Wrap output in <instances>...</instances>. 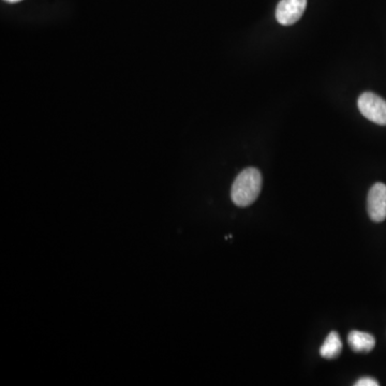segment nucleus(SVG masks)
<instances>
[{
	"label": "nucleus",
	"mask_w": 386,
	"mask_h": 386,
	"mask_svg": "<svg viewBox=\"0 0 386 386\" xmlns=\"http://www.w3.org/2000/svg\"><path fill=\"white\" fill-rule=\"evenodd\" d=\"M261 189L262 175L259 170L247 167L235 178L231 189V198L237 206H249L257 200Z\"/></svg>",
	"instance_id": "nucleus-1"
},
{
	"label": "nucleus",
	"mask_w": 386,
	"mask_h": 386,
	"mask_svg": "<svg viewBox=\"0 0 386 386\" xmlns=\"http://www.w3.org/2000/svg\"><path fill=\"white\" fill-rule=\"evenodd\" d=\"M358 104L363 116L377 125L386 126V101L383 98L373 92H364Z\"/></svg>",
	"instance_id": "nucleus-2"
},
{
	"label": "nucleus",
	"mask_w": 386,
	"mask_h": 386,
	"mask_svg": "<svg viewBox=\"0 0 386 386\" xmlns=\"http://www.w3.org/2000/svg\"><path fill=\"white\" fill-rule=\"evenodd\" d=\"M367 209L373 221L386 219V184L377 182L371 187L367 198Z\"/></svg>",
	"instance_id": "nucleus-3"
},
{
	"label": "nucleus",
	"mask_w": 386,
	"mask_h": 386,
	"mask_svg": "<svg viewBox=\"0 0 386 386\" xmlns=\"http://www.w3.org/2000/svg\"><path fill=\"white\" fill-rule=\"evenodd\" d=\"M307 7V0H280L277 6L276 18L285 26L295 24L301 20Z\"/></svg>",
	"instance_id": "nucleus-4"
},
{
	"label": "nucleus",
	"mask_w": 386,
	"mask_h": 386,
	"mask_svg": "<svg viewBox=\"0 0 386 386\" xmlns=\"http://www.w3.org/2000/svg\"><path fill=\"white\" fill-rule=\"evenodd\" d=\"M348 343L353 351L358 353H367L375 348V339L370 333L352 331L348 336Z\"/></svg>",
	"instance_id": "nucleus-5"
},
{
	"label": "nucleus",
	"mask_w": 386,
	"mask_h": 386,
	"mask_svg": "<svg viewBox=\"0 0 386 386\" xmlns=\"http://www.w3.org/2000/svg\"><path fill=\"white\" fill-rule=\"evenodd\" d=\"M341 350H343V343H341V337L336 331H331L321 347L320 354L322 358L331 360V358H337L341 353Z\"/></svg>",
	"instance_id": "nucleus-6"
},
{
	"label": "nucleus",
	"mask_w": 386,
	"mask_h": 386,
	"mask_svg": "<svg viewBox=\"0 0 386 386\" xmlns=\"http://www.w3.org/2000/svg\"><path fill=\"white\" fill-rule=\"evenodd\" d=\"M356 386H377V380L373 379V377H363V379L358 380L355 383Z\"/></svg>",
	"instance_id": "nucleus-7"
},
{
	"label": "nucleus",
	"mask_w": 386,
	"mask_h": 386,
	"mask_svg": "<svg viewBox=\"0 0 386 386\" xmlns=\"http://www.w3.org/2000/svg\"><path fill=\"white\" fill-rule=\"evenodd\" d=\"M5 1H7V3H10V4H16V3H20V1H22V0H5Z\"/></svg>",
	"instance_id": "nucleus-8"
}]
</instances>
